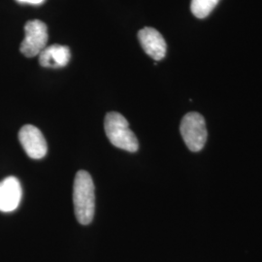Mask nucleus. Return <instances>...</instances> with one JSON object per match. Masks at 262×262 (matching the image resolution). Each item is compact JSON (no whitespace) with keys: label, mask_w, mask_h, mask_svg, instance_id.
Masks as SVG:
<instances>
[{"label":"nucleus","mask_w":262,"mask_h":262,"mask_svg":"<svg viewBox=\"0 0 262 262\" xmlns=\"http://www.w3.org/2000/svg\"><path fill=\"white\" fill-rule=\"evenodd\" d=\"M73 203L78 222L81 225H90L95 211L94 184L92 176L84 170L76 174L73 186Z\"/></svg>","instance_id":"1"},{"label":"nucleus","mask_w":262,"mask_h":262,"mask_svg":"<svg viewBox=\"0 0 262 262\" xmlns=\"http://www.w3.org/2000/svg\"><path fill=\"white\" fill-rule=\"evenodd\" d=\"M104 129L109 141L119 149L135 152L138 150V140L129 123L120 113H108L104 121Z\"/></svg>","instance_id":"2"},{"label":"nucleus","mask_w":262,"mask_h":262,"mask_svg":"<svg viewBox=\"0 0 262 262\" xmlns=\"http://www.w3.org/2000/svg\"><path fill=\"white\" fill-rule=\"evenodd\" d=\"M180 131L187 148L191 151H199L207 141L206 122L202 115L191 112L187 114L180 126Z\"/></svg>","instance_id":"3"},{"label":"nucleus","mask_w":262,"mask_h":262,"mask_svg":"<svg viewBox=\"0 0 262 262\" xmlns=\"http://www.w3.org/2000/svg\"><path fill=\"white\" fill-rule=\"evenodd\" d=\"M25 32L26 36L19 48L21 54L28 57L40 55L47 45V26L39 19L29 20L25 26Z\"/></svg>","instance_id":"4"},{"label":"nucleus","mask_w":262,"mask_h":262,"mask_svg":"<svg viewBox=\"0 0 262 262\" xmlns=\"http://www.w3.org/2000/svg\"><path fill=\"white\" fill-rule=\"evenodd\" d=\"M19 139L25 151L29 158L43 159L47 154V142L42 132L36 126L27 124L19 132Z\"/></svg>","instance_id":"5"},{"label":"nucleus","mask_w":262,"mask_h":262,"mask_svg":"<svg viewBox=\"0 0 262 262\" xmlns=\"http://www.w3.org/2000/svg\"><path fill=\"white\" fill-rule=\"evenodd\" d=\"M138 39L143 50L152 59L159 61L166 55V42L157 29L152 28H142L138 32Z\"/></svg>","instance_id":"6"},{"label":"nucleus","mask_w":262,"mask_h":262,"mask_svg":"<svg viewBox=\"0 0 262 262\" xmlns=\"http://www.w3.org/2000/svg\"><path fill=\"white\" fill-rule=\"evenodd\" d=\"M21 199V187L15 177H7L0 182V211L13 212L19 205Z\"/></svg>","instance_id":"7"},{"label":"nucleus","mask_w":262,"mask_h":262,"mask_svg":"<svg viewBox=\"0 0 262 262\" xmlns=\"http://www.w3.org/2000/svg\"><path fill=\"white\" fill-rule=\"evenodd\" d=\"M71 57L70 50L67 46L52 45L46 47L39 55L40 66L46 68H60L68 64Z\"/></svg>","instance_id":"8"},{"label":"nucleus","mask_w":262,"mask_h":262,"mask_svg":"<svg viewBox=\"0 0 262 262\" xmlns=\"http://www.w3.org/2000/svg\"><path fill=\"white\" fill-rule=\"evenodd\" d=\"M220 0H191L190 9L198 19H204L215 9Z\"/></svg>","instance_id":"9"},{"label":"nucleus","mask_w":262,"mask_h":262,"mask_svg":"<svg viewBox=\"0 0 262 262\" xmlns=\"http://www.w3.org/2000/svg\"><path fill=\"white\" fill-rule=\"evenodd\" d=\"M18 1L21 2V3H29V4H35V5H38V4L43 3L45 0H18Z\"/></svg>","instance_id":"10"}]
</instances>
